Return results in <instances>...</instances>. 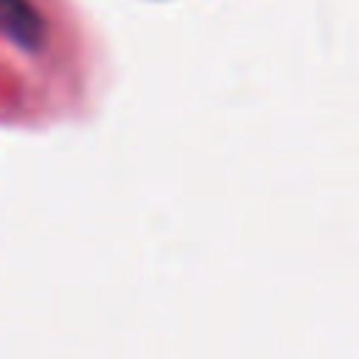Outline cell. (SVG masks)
Segmentation results:
<instances>
[{
    "label": "cell",
    "instance_id": "obj_1",
    "mask_svg": "<svg viewBox=\"0 0 359 359\" xmlns=\"http://www.w3.org/2000/svg\"><path fill=\"white\" fill-rule=\"evenodd\" d=\"M0 34L20 48L36 50L45 36V22L28 0H0Z\"/></svg>",
    "mask_w": 359,
    "mask_h": 359
}]
</instances>
